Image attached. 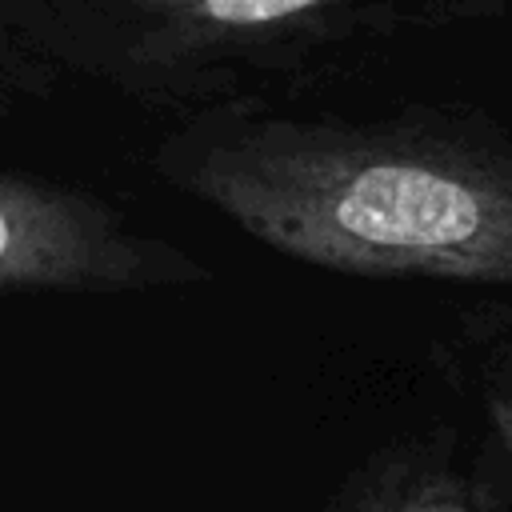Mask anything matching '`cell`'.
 Here are the masks:
<instances>
[{"label": "cell", "mask_w": 512, "mask_h": 512, "mask_svg": "<svg viewBox=\"0 0 512 512\" xmlns=\"http://www.w3.org/2000/svg\"><path fill=\"white\" fill-rule=\"evenodd\" d=\"M176 180L292 260L512 292V140L488 120H260Z\"/></svg>", "instance_id": "6da1fadb"}, {"label": "cell", "mask_w": 512, "mask_h": 512, "mask_svg": "<svg viewBox=\"0 0 512 512\" xmlns=\"http://www.w3.org/2000/svg\"><path fill=\"white\" fill-rule=\"evenodd\" d=\"M200 276L204 268L196 260L140 236L112 204L0 172V292H108Z\"/></svg>", "instance_id": "7a4b0ae2"}, {"label": "cell", "mask_w": 512, "mask_h": 512, "mask_svg": "<svg viewBox=\"0 0 512 512\" xmlns=\"http://www.w3.org/2000/svg\"><path fill=\"white\" fill-rule=\"evenodd\" d=\"M164 48H260L396 16L412 0H116Z\"/></svg>", "instance_id": "3957f363"}, {"label": "cell", "mask_w": 512, "mask_h": 512, "mask_svg": "<svg viewBox=\"0 0 512 512\" xmlns=\"http://www.w3.org/2000/svg\"><path fill=\"white\" fill-rule=\"evenodd\" d=\"M328 512H504V492L452 440H404L356 468Z\"/></svg>", "instance_id": "277c9868"}, {"label": "cell", "mask_w": 512, "mask_h": 512, "mask_svg": "<svg viewBox=\"0 0 512 512\" xmlns=\"http://www.w3.org/2000/svg\"><path fill=\"white\" fill-rule=\"evenodd\" d=\"M480 408L500 456L512 464V332L492 348L480 372Z\"/></svg>", "instance_id": "5b68a950"}]
</instances>
